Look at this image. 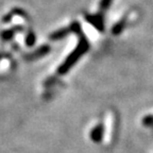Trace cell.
I'll return each instance as SVG.
<instances>
[{"label":"cell","mask_w":153,"mask_h":153,"mask_svg":"<svg viewBox=\"0 0 153 153\" xmlns=\"http://www.w3.org/2000/svg\"><path fill=\"white\" fill-rule=\"evenodd\" d=\"M87 49H88V44H87V41H86L85 37L81 36V37H80V42H79L78 47L72 51L71 54L67 57L66 61H65V62L60 66V68H59V70H57L59 74H65V72L68 71V70L70 69V67H71L72 65L76 62V61L79 60V57L82 56V55L87 51Z\"/></svg>","instance_id":"cell-1"},{"label":"cell","mask_w":153,"mask_h":153,"mask_svg":"<svg viewBox=\"0 0 153 153\" xmlns=\"http://www.w3.org/2000/svg\"><path fill=\"white\" fill-rule=\"evenodd\" d=\"M71 31V29H68V28H64V29H61V30H57L55 31L54 33H52L50 35V39L52 41H59V39H62L64 38L65 36L68 35V33Z\"/></svg>","instance_id":"cell-2"},{"label":"cell","mask_w":153,"mask_h":153,"mask_svg":"<svg viewBox=\"0 0 153 153\" xmlns=\"http://www.w3.org/2000/svg\"><path fill=\"white\" fill-rule=\"evenodd\" d=\"M86 19L99 30H103V20L100 16H86Z\"/></svg>","instance_id":"cell-3"},{"label":"cell","mask_w":153,"mask_h":153,"mask_svg":"<svg viewBox=\"0 0 153 153\" xmlns=\"http://www.w3.org/2000/svg\"><path fill=\"white\" fill-rule=\"evenodd\" d=\"M49 51H50V48H49V46H43V47L39 48V49L36 51V52H34V53H32V54L28 55V59H30V60H33V59H36V57L43 56V55L47 54Z\"/></svg>","instance_id":"cell-4"},{"label":"cell","mask_w":153,"mask_h":153,"mask_svg":"<svg viewBox=\"0 0 153 153\" xmlns=\"http://www.w3.org/2000/svg\"><path fill=\"white\" fill-rule=\"evenodd\" d=\"M124 26H126V18H123L122 20H120L119 22H117V24L115 25L114 28H113V33L116 34V35H117V34H119L120 32L123 30Z\"/></svg>","instance_id":"cell-5"},{"label":"cell","mask_w":153,"mask_h":153,"mask_svg":"<svg viewBox=\"0 0 153 153\" xmlns=\"http://www.w3.org/2000/svg\"><path fill=\"white\" fill-rule=\"evenodd\" d=\"M16 29H12V30H7V31H4L2 33V38L3 39H10L12 38L13 35H14V32Z\"/></svg>","instance_id":"cell-6"},{"label":"cell","mask_w":153,"mask_h":153,"mask_svg":"<svg viewBox=\"0 0 153 153\" xmlns=\"http://www.w3.org/2000/svg\"><path fill=\"white\" fill-rule=\"evenodd\" d=\"M26 42H27V45L28 46H33L34 42H35V35H34L33 33H30L28 36H27Z\"/></svg>","instance_id":"cell-7"},{"label":"cell","mask_w":153,"mask_h":153,"mask_svg":"<svg viewBox=\"0 0 153 153\" xmlns=\"http://www.w3.org/2000/svg\"><path fill=\"white\" fill-rule=\"evenodd\" d=\"M112 1H113V0H101V3H100L101 9L106 10L108 7H110V4L112 3Z\"/></svg>","instance_id":"cell-8"}]
</instances>
